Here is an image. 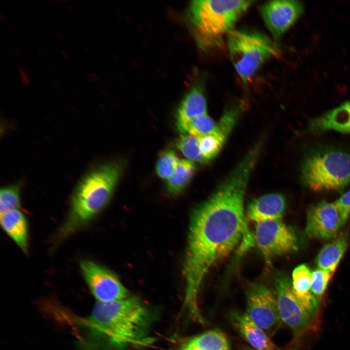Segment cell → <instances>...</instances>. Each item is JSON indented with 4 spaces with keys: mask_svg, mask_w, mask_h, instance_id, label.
<instances>
[{
    "mask_svg": "<svg viewBox=\"0 0 350 350\" xmlns=\"http://www.w3.org/2000/svg\"><path fill=\"white\" fill-rule=\"evenodd\" d=\"M0 19L1 21L5 25H7L8 22L5 16L2 14V12L0 13Z\"/></svg>",
    "mask_w": 350,
    "mask_h": 350,
    "instance_id": "cell-31",
    "label": "cell"
},
{
    "mask_svg": "<svg viewBox=\"0 0 350 350\" xmlns=\"http://www.w3.org/2000/svg\"><path fill=\"white\" fill-rule=\"evenodd\" d=\"M335 201L348 219L350 215V190Z\"/></svg>",
    "mask_w": 350,
    "mask_h": 350,
    "instance_id": "cell-28",
    "label": "cell"
},
{
    "mask_svg": "<svg viewBox=\"0 0 350 350\" xmlns=\"http://www.w3.org/2000/svg\"><path fill=\"white\" fill-rule=\"evenodd\" d=\"M55 35L59 40H64L65 39V36L60 32H56Z\"/></svg>",
    "mask_w": 350,
    "mask_h": 350,
    "instance_id": "cell-33",
    "label": "cell"
},
{
    "mask_svg": "<svg viewBox=\"0 0 350 350\" xmlns=\"http://www.w3.org/2000/svg\"><path fill=\"white\" fill-rule=\"evenodd\" d=\"M79 266L84 280L98 301L110 302L129 297L128 290L109 269L89 260L81 261Z\"/></svg>",
    "mask_w": 350,
    "mask_h": 350,
    "instance_id": "cell-8",
    "label": "cell"
},
{
    "mask_svg": "<svg viewBox=\"0 0 350 350\" xmlns=\"http://www.w3.org/2000/svg\"><path fill=\"white\" fill-rule=\"evenodd\" d=\"M180 161L175 152L170 149L162 151L158 158L156 170L158 176L168 180L175 171Z\"/></svg>",
    "mask_w": 350,
    "mask_h": 350,
    "instance_id": "cell-25",
    "label": "cell"
},
{
    "mask_svg": "<svg viewBox=\"0 0 350 350\" xmlns=\"http://www.w3.org/2000/svg\"><path fill=\"white\" fill-rule=\"evenodd\" d=\"M87 77L91 82H95V80L94 79L93 77L91 75H89V74H87Z\"/></svg>",
    "mask_w": 350,
    "mask_h": 350,
    "instance_id": "cell-39",
    "label": "cell"
},
{
    "mask_svg": "<svg viewBox=\"0 0 350 350\" xmlns=\"http://www.w3.org/2000/svg\"><path fill=\"white\" fill-rule=\"evenodd\" d=\"M84 49L87 54L89 55L91 54V52L89 49L87 47H84Z\"/></svg>",
    "mask_w": 350,
    "mask_h": 350,
    "instance_id": "cell-38",
    "label": "cell"
},
{
    "mask_svg": "<svg viewBox=\"0 0 350 350\" xmlns=\"http://www.w3.org/2000/svg\"><path fill=\"white\" fill-rule=\"evenodd\" d=\"M16 55H18L20 56L23 57L24 54L19 49H11Z\"/></svg>",
    "mask_w": 350,
    "mask_h": 350,
    "instance_id": "cell-32",
    "label": "cell"
},
{
    "mask_svg": "<svg viewBox=\"0 0 350 350\" xmlns=\"http://www.w3.org/2000/svg\"><path fill=\"white\" fill-rule=\"evenodd\" d=\"M229 347L224 333L213 330L193 336L184 343L179 350H221Z\"/></svg>",
    "mask_w": 350,
    "mask_h": 350,
    "instance_id": "cell-20",
    "label": "cell"
},
{
    "mask_svg": "<svg viewBox=\"0 0 350 350\" xmlns=\"http://www.w3.org/2000/svg\"><path fill=\"white\" fill-rule=\"evenodd\" d=\"M259 157L256 151H248L191 215L183 264L184 305L194 320L202 317L197 299L207 273L229 256L247 235L244 203Z\"/></svg>",
    "mask_w": 350,
    "mask_h": 350,
    "instance_id": "cell-1",
    "label": "cell"
},
{
    "mask_svg": "<svg viewBox=\"0 0 350 350\" xmlns=\"http://www.w3.org/2000/svg\"><path fill=\"white\" fill-rule=\"evenodd\" d=\"M253 350L250 349H245V350Z\"/></svg>",
    "mask_w": 350,
    "mask_h": 350,
    "instance_id": "cell-45",
    "label": "cell"
},
{
    "mask_svg": "<svg viewBox=\"0 0 350 350\" xmlns=\"http://www.w3.org/2000/svg\"><path fill=\"white\" fill-rule=\"evenodd\" d=\"M7 25L9 26V27H10L13 30L15 31L16 30V26L12 23H8Z\"/></svg>",
    "mask_w": 350,
    "mask_h": 350,
    "instance_id": "cell-36",
    "label": "cell"
},
{
    "mask_svg": "<svg viewBox=\"0 0 350 350\" xmlns=\"http://www.w3.org/2000/svg\"><path fill=\"white\" fill-rule=\"evenodd\" d=\"M67 8H68V10L70 11V12L71 14H73V15L75 14L74 11L71 8V7H70V6H67Z\"/></svg>",
    "mask_w": 350,
    "mask_h": 350,
    "instance_id": "cell-40",
    "label": "cell"
},
{
    "mask_svg": "<svg viewBox=\"0 0 350 350\" xmlns=\"http://www.w3.org/2000/svg\"><path fill=\"white\" fill-rule=\"evenodd\" d=\"M23 69L27 74H29L30 73L29 70L27 68L23 67Z\"/></svg>",
    "mask_w": 350,
    "mask_h": 350,
    "instance_id": "cell-43",
    "label": "cell"
},
{
    "mask_svg": "<svg viewBox=\"0 0 350 350\" xmlns=\"http://www.w3.org/2000/svg\"><path fill=\"white\" fill-rule=\"evenodd\" d=\"M196 171L194 163L186 159L180 160L176 168L168 179L167 192L173 196L178 195L188 186Z\"/></svg>",
    "mask_w": 350,
    "mask_h": 350,
    "instance_id": "cell-21",
    "label": "cell"
},
{
    "mask_svg": "<svg viewBox=\"0 0 350 350\" xmlns=\"http://www.w3.org/2000/svg\"><path fill=\"white\" fill-rule=\"evenodd\" d=\"M348 246L346 235H341L325 245L316 258L318 268L333 273Z\"/></svg>",
    "mask_w": 350,
    "mask_h": 350,
    "instance_id": "cell-19",
    "label": "cell"
},
{
    "mask_svg": "<svg viewBox=\"0 0 350 350\" xmlns=\"http://www.w3.org/2000/svg\"><path fill=\"white\" fill-rule=\"evenodd\" d=\"M19 71L21 77V82L26 86L29 85L30 81L27 73L23 70V69L19 67Z\"/></svg>",
    "mask_w": 350,
    "mask_h": 350,
    "instance_id": "cell-29",
    "label": "cell"
},
{
    "mask_svg": "<svg viewBox=\"0 0 350 350\" xmlns=\"http://www.w3.org/2000/svg\"><path fill=\"white\" fill-rule=\"evenodd\" d=\"M226 38L231 62L245 84L264 62L279 54L280 50L274 40L257 31L234 29Z\"/></svg>",
    "mask_w": 350,
    "mask_h": 350,
    "instance_id": "cell-6",
    "label": "cell"
},
{
    "mask_svg": "<svg viewBox=\"0 0 350 350\" xmlns=\"http://www.w3.org/2000/svg\"><path fill=\"white\" fill-rule=\"evenodd\" d=\"M175 145L188 160L193 162L206 163L200 151L198 137L184 134L176 140Z\"/></svg>",
    "mask_w": 350,
    "mask_h": 350,
    "instance_id": "cell-24",
    "label": "cell"
},
{
    "mask_svg": "<svg viewBox=\"0 0 350 350\" xmlns=\"http://www.w3.org/2000/svg\"><path fill=\"white\" fill-rule=\"evenodd\" d=\"M285 207V199L282 194L268 193L254 199L249 203L246 210V216L249 220L257 223L281 219Z\"/></svg>",
    "mask_w": 350,
    "mask_h": 350,
    "instance_id": "cell-13",
    "label": "cell"
},
{
    "mask_svg": "<svg viewBox=\"0 0 350 350\" xmlns=\"http://www.w3.org/2000/svg\"><path fill=\"white\" fill-rule=\"evenodd\" d=\"M332 274L329 271L318 268L312 272L311 290L318 299L324 294Z\"/></svg>",
    "mask_w": 350,
    "mask_h": 350,
    "instance_id": "cell-27",
    "label": "cell"
},
{
    "mask_svg": "<svg viewBox=\"0 0 350 350\" xmlns=\"http://www.w3.org/2000/svg\"><path fill=\"white\" fill-rule=\"evenodd\" d=\"M215 126L214 120L206 113L192 119L178 129L183 134L200 137L212 132Z\"/></svg>",
    "mask_w": 350,
    "mask_h": 350,
    "instance_id": "cell-23",
    "label": "cell"
},
{
    "mask_svg": "<svg viewBox=\"0 0 350 350\" xmlns=\"http://www.w3.org/2000/svg\"><path fill=\"white\" fill-rule=\"evenodd\" d=\"M0 222L4 231L25 254L28 252L29 232L27 218L18 209L0 214Z\"/></svg>",
    "mask_w": 350,
    "mask_h": 350,
    "instance_id": "cell-18",
    "label": "cell"
},
{
    "mask_svg": "<svg viewBox=\"0 0 350 350\" xmlns=\"http://www.w3.org/2000/svg\"><path fill=\"white\" fill-rule=\"evenodd\" d=\"M309 129L313 132L334 130L350 134V100L313 119Z\"/></svg>",
    "mask_w": 350,
    "mask_h": 350,
    "instance_id": "cell-15",
    "label": "cell"
},
{
    "mask_svg": "<svg viewBox=\"0 0 350 350\" xmlns=\"http://www.w3.org/2000/svg\"><path fill=\"white\" fill-rule=\"evenodd\" d=\"M229 318L234 327L256 350H276L263 330L246 313L233 311L230 313Z\"/></svg>",
    "mask_w": 350,
    "mask_h": 350,
    "instance_id": "cell-14",
    "label": "cell"
},
{
    "mask_svg": "<svg viewBox=\"0 0 350 350\" xmlns=\"http://www.w3.org/2000/svg\"><path fill=\"white\" fill-rule=\"evenodd\" d=\"M122 167L117 162L105 163L79 180L71 196L66 217L53 237V247L89 224L107 205L120 178Z\"/></svg>",
    "mask_w": 350,
    "mask_h": 350,
    "instance_id": "cell-3",
    "label": "cell"
},
{
    "mask_svg": "<svg viewBox=\"0 0 350 350\" xmlns=\"http://www.w3.org/2000/svg\"><path fill=\"white\" fill-rule=\"evenodd\" d=\"M242 105L240 103H235L227 107L211 132L224 145L240 117Z\"/></svg>",
    "mask_w": 350,
    "mask_h": 350,
    "instance_id": "cell-22",
    "label": "cell"
},
{
    "mask_svg": "<svg viewBox=\"0 0 350 350\" xmlns=\"http://www.w3.org/2000/svg\"><path fill=\"white\" fill-rule=\"evenodd\" d=\"M207 113V105L202 86L194 85L180 102L176 113L177 129L192 119Z\"/></svg>",
    "mask_w": 350,
    "mask_h": 350,
    "instance_id": "cell-17",
    "label": "cell"
},
{
    "mask_svg": "<svg viewBox=\"0 0 350 350\" xmlns=\"http://www.w3.org/2000/svg\"><path fill=\"white\" fill-rule=\"evenodd\" d=\"M53 1H54V2H64V3H66V2H67V0H54Z\"/></svg>",
    "mask_w": 350,
    "mask_h": 350,
    "instance_id": "cell-41",
    "label": "cell"
},
{
    "mask_svg": "<svg viewBox=\"0 0 350 350\" xmlns=\"http://www.w3.org/2000/svg\"><path fill=\"white\" fill-rule=\"evenodd\" d=\"M20 185L15 183L2 187L0 192V214L20 207Z\"/></svg>",
    "mask_w": 350,
    "mask_h": 350,
    "instance_id": "cell-26",
    "label": "cell"
},
{
    "mask_svg": "<svg viewBox=\"0 0 350 350\" xmlns=\"http://www.w3.org/2000/svg\"><path fill=\"white\" fill-rule=\"evenodd\" d=\"M253 0H195L190 4L188 17L198 47L203 51L221 45L224 37L234 29Z\"/></svg>",
    "mask_w": 350,
    "mask_h": 350,
    "instance_id": "cell-4",
    "label": "cell"
},
{
    "mask_svg": "<svg viewBox=\"0 0 350 350\" xmlns=\"http://www.w3.org/2000/svg\"><path fill=\"white\" fill-rule=\"evenodd\" d=\"M8 53L12 58H15L16 57V54L12 49H11V50H8Z\"/></svg>",
    "mask_w": 350,
    "mask_h": 350,
    "instance_id": "cell-34",
    "label": "cell"
},
{
    "mask_svg": "<svg viewBox=\"0 0 350 350\" xmlns=\"http://www.w3.org/2000/svg\"><path fill=\"white\" fill-rule=\"evenodd\" d=\"M303 12L302 4L295 0H271L260 7L261 18L275 39H279Z\"/></svg>",
    "mask_w": 350,
    "mask_h": 350,
    "instance_id": "cell-12",
    "label": "cell"
},
{
    "mask_svg": "<svg viewBox=\"0 0 350 350\" xmlns=\"http://www.w3.org/2000/svg\"><path fill=\"white\" fill-rule=\"evenodd\" d=\"M38 51H39V53L41 55H42L43 56H47V54L48 53V51L45 47L41 46V48L39 49Z\"/></svg>",
    "mask_w": 350,
    "mask_h": 350,
    "instance_id": "cell-30",
    "label": "cell"
},
{
    "mask_svg": "<svg viewBox=\"0 0 350 350\" xmlns=\"http://www.w3.org/2000/svg\"><path fill=\"white\" fill-rule=\"evenodd\" d=\"M49 70L50 72L52 74L54 75H57V74H56L57 73L54 71V70H53L52 69H49Z\"/></svg>",
    "mask_w": 350,
    "mask_h": 350,
    "instance_id": "cell-42",
    "label": "cell"
},
{
    "mask_svg": "<svg viewBox=\"0 0 350 350\" xmlns=\"http://www.w3.org/2000/svg\"><path fill=\"white\" fill-rule=\"evenodd\" d=\"M245 313L257 326L267 332L273 333L281 322L275 296L263 284H254L249 288Z\"/></svg>",
    "mask_w": 350,
    "mask_h": 350,
    "instance_id": "cell-11",
    "label": "cell"
},
{
    "mask_svg": "<svg viewBox=\"0 0 350 350\" xmlns=\"http://www.w3.org/2000/svg\"><path fill=\"white\" fill-rule=\"evenodd\" d=\"M300 178L315 192L343 189L350 183V152L328 146L311 150L301 164Z\"/></svg>",
    "mask_w": 350,
    "mask_h": 350,
    "instance_id": "cell-5",
    "label": "cell"
},
{
    "mask_svg": "<svg viewBox=\"0 0 350 350\" xmlns=\"http://www.w3.org/2000/svg\"><path fill=\"white\" fill-rule=\"evenodd\" d=\"M221 350H230V349H229V347H228V348H225V349H224Z\"/></svg>",
    "mask_w": 350,
    "mask_h": 350,
    "instance_id": "cell-44",
    "label": "cell"
},
{
    "mask_svg": "<svg viewBox=\"0 0 350 350\" xmlns=\"http://www.w3.org/2000/svg\"><path fill=\"white\" fill-rule=\"evenodd\" d=\"M312 273L306 265H299L293 271L291 283L294 293L313 319L318 310L319 299L311 290Z\"/></svg>",
    "mask_w": 350,
    "mask_h": 350,
    "instance_id": "cell-16",
    "label": "cell"
},
{
    "mask_svg": "<svg viewBox=\"0 0 350 350\" xmlns=\"http://www.w3.org/2000/svg\"><path fill=\"white\" fill-rule=\"evenodd\" d=\"M150 309L136 297L98 301L82 321L92 343L99 348L122 350L149 342L153 321Z\"/></svg>",
    "mask_w": 350,
    "mask_h": 350,
    "instance_id": "cell-2",
    "label": "cell"
},
{
    "mask_svg": "<svg viewBox=\"0 0 350 350\" xmlns=\"http://www.w3.org/2000/svg\"><path fill=\"white\" fill-rule=\"evenodd\" d=\"M52 83H53V85H54L57 88H58V89H61V86H60L58 83H57V82H55V81H52Z\"/></svg>",
    "mask_w": 350,
    "mask_h": 350,
    "instance_id": "cell-37",
    "label": "cell"
},
{
    "mask_svg": "<svg viewBox=\"0 0 350 350\" xmlns=\"http://www.w3.org/2000/svg\"><path fill=\"white\" fill-rule=\"evenodd\" d=\"M61 52L62 55L63 56V57H64L65 58H66V59H68L70 58V57H69V55L68 54V53H67L66 52H65V51H62Z\"/></svg>",
    "mask_w": 350,
    "mask_h": 350,
    "instance_id": "cell-35",
    "label": "cell"
},
{
    "mask_svg": "<svg viewBox=\"0 0 350 350\" xmlns=\"http://www.w3.org/2000/svg\"><path fill=\"white\" fill-rule=\"evenodd\" d=\"M347 220L335 201H322L308 210L305 232L311 238L330 239L337 235Z\"/></svg>",
    "mask_w": 350,
    "mask_h": 350,
    "instance_id": "cell-10",
    "label": "cell"
},
{
    "mask_svg": "<svg viewBox=\"0 0 350 350\" xmlns=\"http://www.w3.org/2000/svg\"><path fill=\"white\" fill-rule=\"evenodd\" d=\"M275 298L280 319L299 336L310 324L312 318L293 292L292 283L283 275L276 278Z\"/></svg>",
    "mask_w": 350,
    "mask_h": 350,
    "instance_id": "cell-9",
    "label": "cell"
},
{
    "mask_svg": "<svg viewBox=\"0 0 350 350\" xmlns=\"http://www.w3.org/2000/svg\"><path fill=\"white\" fill-rule=\"evenodd\" d=\"M255 239L258 247L266 260L297 249L295 233L281 219L257 223Z\"/></svg>",
    "mask_w": 350,
    "mask_h": 350,
    "instance_id": "cell-7",
    "label": "cell"
}]
</instances>
